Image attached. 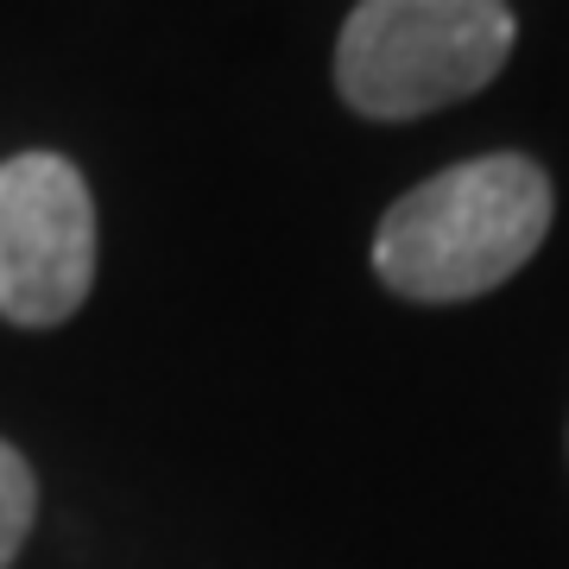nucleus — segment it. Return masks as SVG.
Listing matches in <instances>:
<instances>
[{"label": "nucleus", "instance_id": "1", "mask_svg": "<svg viewBox=\"0 0 569 569\" xmlns=\"http://www.w3.org/2000/svg\"><path fill=\"white\" fill-rule=\"evenodd\" d=\"M550 234V178L526 152L449 164L380 216L373 272L411 305H462L507 284Z\"/></svg>", "mask_w": 569, "mask_h": 569}, {"label": "nucleus", "instance_id": "2", "mask_svg": "<svg viewBox=\"0 0 569 569\" xmlns=\"http://www.w3.org/2000/svg\"><path fill=\"white\" fill-rule=\"evenodd\" d=\"M512 39L507 0H361L336 39V89L367 121H418L488 89Z\"/></svg>", "mask_w": 569, "mask_h": 569}, {"label": "nucleus", "instance_id": "3", "mask_svg": "<svg viewBox=\"0 0 569 569\" xmlns=\"http://www.w3.org/2000/svg\"><path fill=\"white\" fill-rule=\"evenodd\" d=\"M96 284V197L70 159L20 152L0 164V317L70 323Z\"/></svg>", "mask_w": 569, "mask_h": 569}, {"label": "nucleus", "instance_id": "4", "mask_svg": "<svg viewBox=\"0 0 569 569\" xmlns=\"http://www.w3.org/2000/svg\"><path fill=\"white\" fill-rule=\"evenodd\" d=\"M32 512H39V481H32V462L0 437V569H13L26 531H32Z\"/></svg>", "mask_w": 569, "mask_h": 569}]
</instances>
